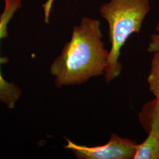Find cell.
<instances>
[{
    "label": "cell",
    "mask_w": 159,
    "mask_h": 159,
    "mask_svg": "<svg viewBox=\"0 0 159 159\" xmlns=\"http://www.w3.org/2000/svg\"><path fill=\"white\" fill-rule=\"evenodd\" d=\"M99 20L82 18L74 27L70 41L51 67L57 87L81 84L105 74L109 51L102 41Z\"/></svg>",
    "instance_id": "1"
},
{
    "label": "cell",
    "mask_w": 159,
    "mask_h": 159,
    "mask_svg": "<svg viewBox=\"0 0 159 159\" xmlns=\"http://www.w3.org/2000/svg\"><path fill=\"white\" fill-rule=\"evenodd\" d=\"M150 10L149 0H110L100 7L101 16L108 23L111 45L104 74L107 83L121 74V49L131 34L140 33Z\"/></svg>",
    "instance_id": "2"
},
{
    "label": "cell",
    "mask_w": 159,
    "mask_h": 159,
    "mask_svg": "<svg viewBox=\"0 0 159 159\" xmlns=\"http://www.w3.org/2000/svg\"><path fill=\"white\" fill-rule=\"evenodd\" d=\"M67 140L65 148L71 151L80 159H134L138 144L128 138H122L111 134L105 144L88 147Z\"/></svg>",
    "instance_id": "3"
},
{
    "label": "cell",
    "mask_w": 159,
    "mask_h": 159,
    "mask_svg": "<svg viewBox=\"0 0 159 159\" xmlns=\"http://www.w3.org/2000/svg\"><path fill=\"white\" fill-rule=\"evenodd\" d=\"M21 6V0H5L4 10L0 16V42L8 36L7 25ZM8 61L7 58L0 57V100L12 108H14L15 103L20 96L21 92L17 86L7 82L2 77L1 64Z\"/></svg>",
    "instance_id": "4"
},
{
    "label": "cell",
    "mask_w": 159,
    "mask_h": 159,
    "mask_svg": "<svg viewBox=\"0 0 159 159\" xmlns=\"http://www.w3.org/2000/svg\"><path fill=\"white\" fill-rule=\"evenodd\" d=\"M139 119L143 129L148 133L153 132L159 138V99L146 103L139 114Z\"/></svg>",
    "instance_id": "5"
},
{
    "label": "cell",
    "mask_w": 159,
    "mask_h": 159,
    "mask_svg": "<svg viewBox=\"0 0 159 159\" xmlns=\"http://www.w3.org/2000/svg\"><path fill=\"white\" fill-rule=\"evenodd\" d=\"M134 159H159V138L153 132L148 133L145 140L138 144Z\"/></svg>",
    "instance_id": "6"
},
{
    "label": "cell",
    "mask_w": 159,
    "mask_h": 159,
    "mask_svg": "<svg viewBox=\"0 0 159 159\" xmlns=\"http://www.w3.org/2000/svg\"><path fill=\"white\" fill-rule=\"evenodd\" d=\"M148 82L150 90L155 98L159 99V51L153 53Z\"/></svg>",
    "instance_id": "7"
},
{
    "label": "cell",
    "mask_w": 159,
    "mask_h": 159,
    "mask_svg": "<svg viewBox=\"0 0 159 159\" xmlns=\"http://www.w3.org/2000/svg\"><path fill=\"white\" fill-rule=\"evenodd\" d=\"M156 33L150 36V40L148 43V51L150 53L159 51V23L156 28Z\"/></svg>",
    "instance_id": "8"
},
{
    "label": "cell",
    "mask_w": 159,
    "mask_h": 159,
    "mask_svg": "<svg viewBox=\"0 0 159 159\" xmlns=\"http://www.w3.org/2000/svg\"><path fill=\"white\" fill-rule=\"evenodd\" d=\"M54 0H48L46 4H44V11H45V20L46 22L48 21V18H49V15L50 12L51 10V6Z\"/></svg>",
    "instance_id": "9"
}]
</instances>
